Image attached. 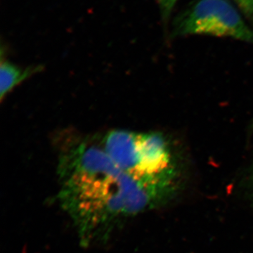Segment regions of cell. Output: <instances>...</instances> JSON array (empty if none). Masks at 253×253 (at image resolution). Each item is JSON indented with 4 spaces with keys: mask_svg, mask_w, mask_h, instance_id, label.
<instances>
[{
    "mask_svg": "<svg viewBox=\"0 0 253 253\" xmlns=\"http://www.w3.org/2000/svg\"><path fill=\"white\" fill-rule=\"evenodd\" d=\"M60 171L62 202L84 233L161 202L121 170L104 148L88 141L68 146L61 156Z\"/></svg>",
    "mask_w": 253,
    "mask_h": 253,
    "instance_id": "6da1fadb",
    "label": "cell"
},
{
    "mask_svg": "<svg viewBox=\"0 0 253 253\" xmlns=\"http://www.w3.org/2000/svg\"><path fill=\"white\" fill-rule=\"evenodd\" d=\"M103 148L121 170L161 199L172 192L176 178L174 157L162 133L113 130L105 136Z\"/></svg>",
    "mask_w": 253,
    "mask_h": 253,
    "instance_id": "7a4b0ae2",
    "label": "cell"
},
{
    "mask_svg": "<svg viewBox=\"0 0 253 253\" xmlns=\"http://www.w3.org/2000/svg\"><path fill=\"white\" fill-rule=\"evenodd\" d=\"M173 34L229 38L253 44V30L229 0H199L176 18Z\"/></svg>",
    "mask_w": 253,
    "mask_h": 253,
    "instance_id": "3957f363",
    "label": "cell"
},
{
    "mask_svg": "<svg viewBox=\"0 0 253 253\" xmlns=\"http://www.w3.org/2000/svg\"><path fill=\"white\" fill-rule=\"evenodd\" d=\"M38 69L39 68H28L24 69L9 61H1L0 68V96L1 100L15 86L27 79Z\"/></svg>",
    "mask_w": 253,
    "mask_h": 253,
    "instance_id": "277c9868",
    "label": "cell"
},
{
    "mask_svg": "<svg viewBox=\"0 0 253 253\" xmlns=\"http://www.w3.org/2000/svg\"><path fill=\"white\" fill-rule=\"evenodd\" d=\"M178 0H157L160 13L164 24H167Z\"/></svg>",
    "mask_w": 253,
    "mask_h": 253,
    "instance_id": "5b68a950",
    "label": "cell"
},
{
    "mask_svg": "<svg viewBox=\"0 0 253 253\" xmlns=\"http://www.w3.org/2000/svg\"><path fill=\"white\" fill-rule=\"evenodd\" d=\"M241 12L249 19L253 20V0H235Z\"/></svg>",
    "mask_w": 253,
    "mask_h": 253,
    "instance_id": "8992f818",
    "label": "cell"
},
{
    "mask_svg": "<svg viewBox=\"0 0 253 253\" xmlns=\"http://www.w3.org/2000/svg\"><path fill=\"white\" fill-rule=\"evenodd\" d=\"M250 129H251V130H253V120L252 123H251V128H250Z\"/></svg>",
    "mask_w": 253,
    "mask_h": 253,
    "instance_id": "52a82bcc",
    "label": "cell"
}]
</instances>
